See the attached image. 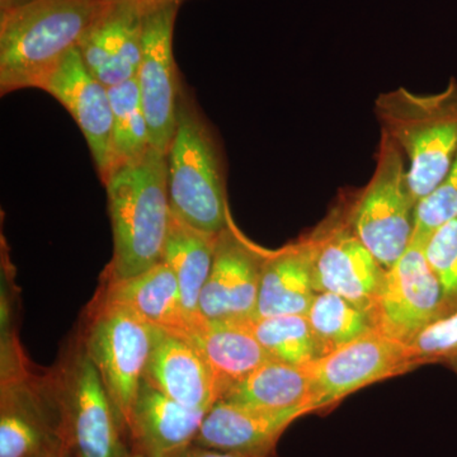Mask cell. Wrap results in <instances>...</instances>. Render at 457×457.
Returning <instances> with one entry per match:
<instances>
[{
  "mask_svg": "<svg viewBox=\"0 0 457 457\" xmlns=\"http://www.w3.org/2000/svg\"><path fill=\"white\" fill-rule=\"evenodd\" d=\"M104 0H33L0 14V93L41 88Z\"/></svg>",
  "mask_w": 457,
  "mask_h": 457,
  "instance_id": "cell-2",
  "label": "cell"
},
{
  "mask_svg": "<svg viewBox=\"0 0 457 457\" xmlns=\"http://www.w3.org/2000/svg\"><path fill=\"white\" fill-rule=\"evenodd\" d=\"M318 411L369 385L418 369L411 345L371 330L309 365Z\"/></svg>",
  "mask_w": 457,
  "mask_h": 457,
  "instance_id": "cell-12",
  "label": "cell"
},
{
  "mask_svg": "<svg viewBox=\"0 0 457 457\" xmlns=\"http://www.w3.org/2000/svg\"><path fill=\"white\" fill-rule=\"evenodd\" d=\"M186 338L203 354L221 398L254 370L272 360L255 338L248 321H212L203 318L192 324Z\"/></svg>",
  "mask_w": 457,
  "mask_h": 457,
  "instance_id": "cell-19",
  "label": "cell"
},
{
  "mask_svg": "<svg viewBox=\"0 0 457 457\" xmlns=\"http://www.w3.org/2000/svg\"><path fill=\"white\" fill-rule=\"evenodd\" d=\"M185 0H154L144 18L137 83L149 125L150 143L167 153L176 128L182 82L173 55V33Z\"/></svg>",
  "mask_w": 457,
  "mask_h": 457,
  "instance_id": "cell-9",
  "label": "cell"
},
{
  "mask_svg": "<svg viewBox=\"0 0 457 457\" xmlns=\"http://www.w3.org/2000/svg\"><path fill=\"white\" fill-rule=\"evenodd\" d=\"M218 237L191 227L171 212L161 262L170 267L179 281L189 328L203 319L198 302L212 272Z\"/></svg>",
  "mask_w": 457,
  "mask_h": 457,
  "instance_id": "cell-23",
  "label": "cell"
},
{
  "mask_svg": "<svg viewBox=\"0 0 457 457\" xmlns=\"http://www.w3.org/2000/svg\"><path fill=\"white\" fill-rule=\"evenodd\" d=\"M54 457H69V453H62V455H57V456H54Z\"/></svg>",
  "mask_w": 457,
  "mask_h": 457,
  "instance_id": "cell-33",
  "label": "cell"
},
{
  "mask_svg": "<svg viewBox=\"0 0 457 457\" xmlns=\"http://www.w3.org/2000/svg\"><path fill=\"white\" fill-rule=\"evenodd\" d=\"M266 251L233 224L219 234L215 258L200 302V317L212 321H249L255 317Z\"/></svg>",
  "mask_w": 457,
  "mask_h": 457,
  "instance_id": "cell-13",
  "label": "cell"
},
{
  "mask_svg": "<svg viewBox=\"0 0 457 457\" xmlns=\"http://www.w3.org/2000/svg\"><path fill=\"white\" fill-rule=\"evenodd\" d=\"M165 162L171 212L198 230L219 236L231 221L224 156L215 131L185 86Z\"/></svg>",
  "mask_w": 457,
  "mask_h": 457,
  "instance_id": "cell-4",
  "label": "cell"
},
{
  "mask_svg": "<svg viewBox=\"0 0 457 457\" xmlns=\"http://www.w3.org/2000/svg\"><path fill=\"white\" fill-rule=\"evenodd\" d=\"M423 252L440 282L445 312L449 315L457 309V218L433 230Z\"/></svg>",
  "mask_w": 457,
  "mask_h": 457,
  "instance_id": "cell-27",
  "label": "cell"
},
{
  "mask_svg": "<svg viewBox=\"0 0 457 457\" xmlns=\"http://www.w3.org/2000/svg\"><path fill=\"white\" fill-rule=\"evenodd\" d=\"M270 457H275V456H273V453H270Z\"/></svg>",
  "mask_w": 457,
  "mask_h": 457,
  "instance_id": "cell-34",
  "label": "cell"
},
{
  "mask_svg": "<svg viewBox=\"0 0 457 457\" xmlns=\"http://www.w3.org/2000/svg\"><path fill=\"white\" fill-rule=\"evenodd\" d=\"M457 218V155L440 186L417 206L413 240L423 246L432 231Z\"/></svg>",
  "mask_w": 457,
  "mask_h": 457,
  "instance_id": "cell-29",
  "label": "cell"
},
{
  "mask_svg": "<svg viewBox=\"0 0 457 457\" xmlns=\"http://www.w3.org/2000/svg\"><path fill=\"white\" fill-rule=\"evenodd\" d=\"M248 324L272 360L305 366L320 357L317 339L306 315L252 319Z\"/></svg>",
  "mask_w": 457,
  "mask_h": 457,
  "instance_id": "cell-26",
  "label": "cell"
},
{
  "mask_svg": "<svg viewBox=\"0 0 457 457\" xmlns=\"http://www.w3.org/2000/svg\"><path fill=\"white\" fill-rule=\"evenodd\" d=\"M98 300L125 306L165 332L187 336L189 321L179 281L162 262L132 278L106 282Z\"/></svg>",
  "mask_w": 457,
  "mask_h": 457,
  "instance_id": "cell-21",
  "label": "cell"
},
{
  "mask_svg": "<svg viewBox=\"0 0 457 457\" xmlns=\"http://www.w3.org/2000/svg\"><path fill=\"white\" fill-rule=\"evenodd\" d=\"M156 328L117 303L95 306L83 345L101 374L128 431L132 407L145 378Z\"/></svg>",
  "mask_w": 457,
  "mask_h": 457,
  "instance_id": "cell-6",
  "label": "cell"
},
{
  "mask_svg": "<svg viewBox=\"0 0 457 457\" xmlns=\"http://www.w3.org/2000/svg\"><path fill=\"white\" fill-rule=\"evenodd\" d=\"M126 457H145L143 453H139V451H134V453H128Z\"/></svg>",
  "mask_w": 457,
  "mask_h": 457,
  "instance_id": "cell-32",
  "label": "cell"
},
{
  "mask_svg": "<svg viewBox=\"0 0 457 457\" xmlns=\"http://www.w3.org/2000/svg\"><path fill=\"white\" fill-rule=\"evenodd\" d=\"M409 345L418 368L441 365L457 376V309L431 324Z\"/></svg>",
  "mask_w": 457,
  "mask_h": 457,
  "instance_id": "cell-28",
  "label": "cell"
},
{
  "mask_svg": "<svg viewBox=\"0 0 457 457\" xmlns=\"http://www.w3.org/2000/svg\"><path fill=\"white\" fill-rule=\"evenodd\" d=\"M225 400L270 411H318L309 365L270 360L225 394Z\"/></svg>",
  "mask_w": 457,
  "mask_h": 457,
  "instance_id": "cell-22",
  "label": "cell"
},
{
  "mask_svg": "<svg viewBox=\"0 0 457 457\" xmlns=\"http://www.w3.org/2000/svg\"><path fill=\"white\" fill-rule=\"evenodd\" d=\"M306 318L317 339L320 357L376 330L371 312L332 293L315 294Z\"/></svg>",
  "mask_w": 457,
  "mask_h": 457,
  "instance_id": "cell-25",
  "label": "cell"
},
{
  "mask_svg": "<svg viewBox=\"0 0 457 457\" xmlns=\"http://www.w3.org/2000/svg\"><path fill=\"white\" fill-rule=\"evenodd\" d=\"M40 89L73 116L104 182L110 168L113 119L108 87L90 73L77 46L62 57Z\"/></svg>",
  "mask_w": 457,
  "mask_h": 457,
  "instance_id": "cell-15",
  "label": "cell"
},
{
  "mask_svg": "<svg viewBox=\"0 0 457 457\" xmlns=\"http://www.w3.org/2000/svg\"><path fill=\"white\" fill-rule=\"evenodd\" d=\"M207 411L183 407L144 378L128 431L145 457H170L196 440Z\"/></svg>",
  "mask_w": 457,
  "mask_h": 457,
  "instance_id": "cell-18",
  "label": "cell"
},
{
  "mask_svg": "<svg viewBox=\"0 0 457 457\" xmlns=\"http://www.w3.org/2000/svg\"><path fill=\"white\" fill-rule=\"evenodd\" d=\"M104 185L113 234L106 282L120 281L162 260L171 218L165 154L150 147L137 161L111 171Z\"/></svg>",
  "mask_w": 457,
  "mask_h": 457,
  "instance_id": "cell-1",
  "label": "cell"
},
{
  "mask_svg": "<svg viewBox=\"0 0 457 457\" xmlns=\"http://www.w3.org/2000/svg\"><path fill=\"white\" fill-rule=\"evenodd\" d=\"M69 453L53 378L29 371L2 380L0 457H54Z\"/></svg>",
  "mask_w": 457,
  "mask_h": 457,
  "instance_id": "cell-8",
  "label": "cell"
},
{
  "mask_svg": "<svg viewBox=\"0 0 457 457\" xmlns=\"http://www.w3.org/2000/svg\"><path fill=\"white\" fill-rule=\"evenodd\" d=\"M315 293H332L371 312L386 270L354 234L347 207H337L309 236Z\"/></svg>",
  "mask_w": 457,
  "mask_h": 457,
  "instance_id": "cell-10",
  "label": "cell"
},
{
  "mask_svg": "<svg viewBox=\"0 0 457 457\" xmlns=\"http://www.w3.org/2000/svg\"><path fill=\"white\" fill-rule=\"evenodd\" d=\"M306 411H270L220 399L204 418L194 444L237 453H270L287 427Z\"/></svg>",
  "mask_w": 457,
  "mask_h": 457,
  "instance_id": "cell-17",
  "label": "cell"
},
{
  "mask_svg": "<svg viewBox=\"0 0 457 457\" xmlns=\"http://www.w3.org/2000/svg\"><path fill=\"white\" fill-rule=\"evenodd\" d=\"M145 380L168 398L195 411H209L221 399L212 370L194 343L159 328Z\"/></svg>",
  "mask_w": 457,
  "mask_h": 457,
  "instance_id": "cell-16",
  "label": "cell"
},
{
  "mask_svg": "<svg viewBox=\"0 0 457 457\" xmlns=\"http://www.w3.org/2000/svg\"><path fill=\"white\" fill-rule=\"evenodd\" d=\"M445 315L440 282L426 260L423 246L411 242L407 252L386 270L372 311L375 329L411 345Z\"/></svg>",
  "mask_w": 457,
  "mask_h": 457,
  "instance_id": "cell-11",
  "label": "cell"
},
{
  "mask_svg": "<svg viewBox=\"0 0 457 457\" xmlns=\"http://www.w3.org/2000/svg\"><path fill=\"white\" fill-rule=\"evenodd\" d=\"M417 206L404 155L389 137L380 134L374 174L345 207L352 230L385 270L411 246Z\"/></svg>",
  "mask_w": 457,
  "mask_h": 457,
  "instance_id": "cell-5",
  "label": "cell"
},
{
  "mask_svg": "<svg viewBox=\"0 0 457 457\" xmlns=\"http://www.w3.org/2000/svg\"><path fill=\"white\" fill-rule=\"evenodd\" d=\"M108 90L113 114L110 174L116 168L137 161L153 146L137 79L111 87Z\"/></svg>",
  "mask_w": 457,
  "mask_h": 457,
  "instance_id": "cell-24",
  "label": "cell"
},
{
  "mask_svg": "<svg viewBox=\"0 0 457 457\" xmlns=\"http://www.w3.org/2000/svg\"><path fill=\"white\" fill-rule=\"evenodd\" d=\"M154 0H104L78 45L84 64L108 88L135 79L144 18Z\"/></svg>",
  "mask_w": 457,
  "mask_h": 457,
  "instance_id": "cell-14",
  "label": "cell"
},
{
  "mask_svg": "<svg viewBox=\"0 0 457 457\" xmlns=\"http://www.w3.org/2000/svg\"><path fill=\"white\" fill-rule=\"evenodd\" d=\"M315 294L309 237L278 251H266L254 319L306 315Z\"/></svg>",
  "mask_w": 457,
  "mask_h": 457,
  "instance_id": "cell-20",
  "label": "cell"
},
{
  "mask_svg": "<svg viewBox=\"0 0 457 457\" xmlns=\"http://www.w3.org/2000/svg\"><path fill=\"white\" fill-rule=\"evenodd\" d=\"M374 113L380 134L399 147L418 204L440 186L457 155V79L432 95L404 87L380 93Z\"/></svg>",
  "mask_w": 457,
  "mask_h": 457,
  "instance_id": "cell-3",
  "label": "cell"
},
{
  "mask_svg": "<svg viewBox=\"0 0 457 457\" xmlns=\"http://www.w3.org/2000/svg\"><path fill=\"white\" fill-rule=\"evenodd\" d=\"M69 453L75 457H126V431L112 399L84 345L53 376Z\"/></svg>",
  "mask_w": 457,
  "mask_h": 457,
  "instance_id": "cell-7",
  "label": "cell"
},
{
  "mask_svg": "<svg viewBox=\"0 0 457 457\" xmlns=\"http://www.w3.org/2000/svg\"><path fill=\"white\" fill-rule=\"evenodd\" d=\"M270 453H237V451L210 449V447L192 444L170 457H270Z\"/></svg>",
  "mask_w": 457,
  "mask_h": 457,
  "instance_id": "cell-30",
  "label": "cell"
},
{
  "mask_svg": "<svg viewBox=\"0 0 457 457\" xmlns=\"http://www.w3.org/2000/svg\"><path fill=\"white\" fill-rule=\"evenodd\" d=\"M33 0H0V14L23 7Z\"/></svg>",
  "mask_w": 457,
  "mask_h": 457,
  "instance_id": "cell-31",
  "label": "cell"
}]
</instances>
